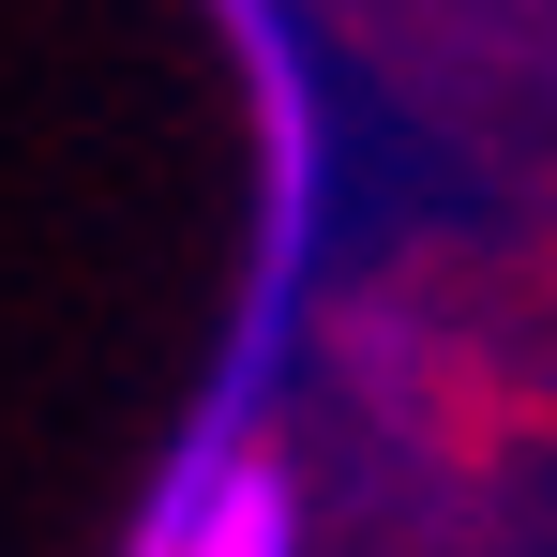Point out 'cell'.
Wrapping results in <instances>:
<instances>
[{"instance_id":"6da1fadb","label":"cell","mask_w":557,"mask_h":557,"mask_svg":"<svg viewBox=\"0 0 557 557\" xmlns=\"http://www.w3.org/2000/svg\"><path fill=\"white\" fill-rule=\"evenodd\" d=\"M151 543H226V557H272L286 543V482L257 453H226V437H196L166 482H151V512H136Z\"/></svg>"}]
</instances>
